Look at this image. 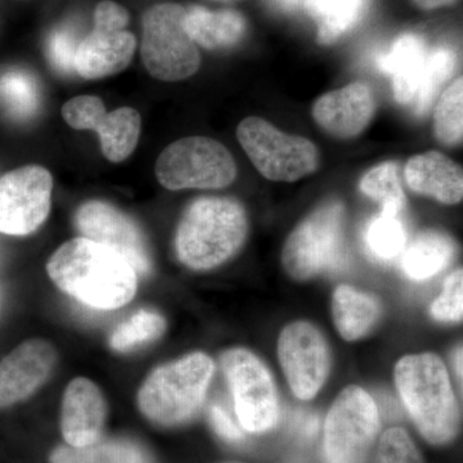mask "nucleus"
<instances>
[{"instance_id": "e433bc0d", "label": "nucleus", "mask_w": 463, "mask_h": 463, "mask_svg": "<svg viewBox=\"0 0 463 463\" xmlns=\"http://www.w3.org/2000/svg\"><path fill=\"white\" fill-rule=\"evenodd\" d=\"M276 7L285 9V11H294L298 7H304L306 0H272Z\"/></svg>"}, {"instance_id": "6e6552de", "label": "nucleus", "mask_w": 463, "mask_h": 463, "mask_svg": "<svg viewBox=\"0 0 463 463\" xmlns=\"http://www.w3.org/2000/svg\"><path fill=\"white\" fill-rule=\"evenodd\" d=\"M237 138L252 165L269 181L297 182L318 167L315 143L303 137L288 136L263 118L241 121Z\"/></svg>"}, {"instance_id": "423d86ee", "label": "nucleus", "mask_w": 463, "mask_h": 463, "mask_svg": "<svg viewBox=\"0 0 463 463\" xmlns=\"http://www.w3.org/2000/svg\"><path fill=\"white\" fill-rule=\"evenodd\" d=\"M184 16L185 8L173 3L155 5L143 14L142 62L157 80H184L200 69L199 48L185 32Z\"/></svg>"}, {"instance_id": "4be33fe9", "label": "nucleus", "mask_w": 463, "mask_h": 463, "mask_svg": "<svg viewBox=\"0 0 463 463\" xmlns=\"http://www.w3.org/2000/svg\"><path fill=\"white\" fill-rule=\"evenodd\" d=\"M332 315L341 337L355 341L365 336L376 325L380 304L373 295L341 285L332 297Z\"/></svg>"}, {"instance_id": "ddd939ff", "label": "nucleus", "mask_w": 463, "mask_h": 463, "mask_svg": "<svg viewBox=\"0 0 463 463\" xmlns=\"http://www.w3.org/2000/svg\"><path fill=\"white\" fill-rule=\"evenodd\" d=\"M62 116L76 130H97L103 155L111 163L127 160L138 145L142 121L134 109L108 112L99 97L79 96L67 100Z\"/></svg>"}, {"instance_id": "bb28decb", "label": "nucleus", "mask_w": 463, "mask_h": 463, "mask_svg": "<svg viewBox=\"0 0 463 463\" xmlns=\"http://www.w3.org/2000/svg\"><path fill=\"white\" fill-rule=\"evenodd\" d=\"M166 330L163 316L142 309L120 323L109 337V346L118 353H128L157 340Z\"/></svg>"}, {"instance_id": "6ab92c4d", "label": "nucleus", "mask_w": 463, "mask_h": 463, "mask_svg": "<svg viewBox=\"0 0 463 463\" xmlns=\"http://www.w3.org/2000/svg\"><path fill=\"white\" fill-rule=\"evenodd\" d=\"M404 178L416 194L455 205L463 197L462 167L440 152H425L408 160Z\"/></svg>"}, {"instance_id": "0eeeda50", "label": "nucleus", "mask_w": 463, "mask_h": 463, "mask_svg": "<svg viewBox=\"0 0 463 463\" xmlns=\"http://www.w3.org/2000/svg\"><path fill=\"white\" fill-rule=\"evenodd\" d=\"M237 175L231 152L215 139L188 137L167 146L156 163L160 184L170 191L219 190Z\"/></svg>"}, {"instance_id": "7c9ffc66", "label": "nucleus", "mask_w": 463, "mask_h": 463, "mask_svg": "<svg viewBox=\"0 0 463 463\" xmlns=\"http://www.w3.org/2000/svg\"><path fill=\"white\" fill-rule=\"evenodd\" d=\"M463 80L457 79L444 90L434 112V130L439 142L456 146L463 137Z\"/></svg>"}, {"instance_id": "39448f33", "label": "nucleus", "mask_w": 463, "mask_h": 463, "mask_svg": "<svg viewBox=\"0 0 463 463\" xmlns=\"http://www.w3.org/2000/svg\"><path fill=\"white\" fill-rule=\"evenodd\" d=\"M344 218L343 203L332 200L317 207L292 231L282 252L283 268L291 279L307 281L343 267Z\"/></svg>"}, {"instance_id": "412c9836", "label": "nucleus", "mask_w": 463, "mask_h": 463, "mask_svg": "<svg viewBox=\"0 0 463 463\" xmlns=\"http://www.w3.org/2000/svg\"><path fill=\"white\" fill-rule=\"evenodd\" d=\"M183 25L194 44L210 51L233 47L246 33L245 17L233 9L212 12L192 5L185 8Z\"/></svg>"}, {"instance_id": "aec40b11", "label": "nucleus", "mask_w": 463, "mask_h": 463, "mask_svg": "<svg viewBox=\"0 0 463 463\" xmlns=\"http://www.w3.org/2000/svg\"><path fill=\"white\" fill-rule=\"evenodd\" d=\"M428 53V45L421 36L404 33L377 60L381 71L392 76V91L401 105L412 106L425 70Z\"/></svg>"}, {"instance_id": "58836bf2", "label": "nucleus", "mask_w": 463, "mask_h": 463, "mask_svg": "<svg viewBox=\"0 0 463 463\" xmlns=\"http://www.w3.org/2000/svg\"><path fill=\"white\" fill-rule=\"evenodd\" d=\"M218 2H231V0H218Z\"/></svg>"}, {"instance_id": "7ed1b4c3", "label": "nucleus", "mask_w": 463, "mask_h": 463, "mask_svg": "<svg viewBox=\"0 0 463 463\" xmlns=\"http://www.w3.org/2000/svg\"><path fill=\"white\" fill-rule=\"evenodd\" d=\"M248 231V215L239 201L203 197L187 207L179 222L176 257L192 270L214 269L240 251Z\"/></svg>"}, {"instance_id": "f257e3e1", "label": "nucleus", "mask_w": 463, "mask_h": 463, "mask_svg": "<svg viewBox=\"0 0 463 463\" xmlns=\"http://www.w3.org/2000/svg\"><path fill=\"white\" fill-rule=\"evenodd\" d=\"M47 272L61 291L99 310L127 306L138 288V273L123 255L84 237L63 243Z\"/></svg>"}, {"instance_id": "1a4fd4ad", "label": "nucleus", "mask_w": 463, "mask_h": 463, "mask_svg": "<svg viewBox=\"0 0 463 463\" xmlns=\"http://www.w3.org/2000/svg\"><path fill=\"white\" fill-rule=\"evenodd\" d=\"M380 430V414L370 392L347 386L325 423L323 450L328 463H364Z\"/></svg>"}, {"instance_id": "c756f323", "label": "nucleus", "mask_w": 463, "mask_h": 463, "mask_svg": "<svg viewBox=\"0 0 463 463\" xmlns=\"http://www.w3.org/2000/svg\"><path fill=\"white\" fill-rule=\"evenodd\" d=\"M0 105L14 118H30L39 106V90L29 72L12 70L0 75Z\"/></svg>"}, {"instance_id": "a211bd4d", "label": "nucleus", "mask_w": 463, "mask_h": 463, "mask_svg": "<svg viewBox=\"0 0 463 463\" xmlns=\"http://www.w3.org/2000/svg\"><path fill=\"white\" fill-rule=\"evenodd\" d=\"M108 404L93 381L78 377L66 388L61 411V431L72 448L90 447L102 438Z\"/></svg>"}, {"instance_id": "20e7f679", "label": "nucleus", "mask_w": 463, "mask_h": 463, "mask_svg": "<svg viewBox=\"0 0 463 463\" xmlns=\"http://www.w3.org/2000/svg\"><path fill=\"white\" fill-rule=\"evenodd\" d=\"M214 370L213 359L200 352L160 365L139 389L143 416L167 428L190 421L205 401Z\"/></svg>"}, {"instance_id": "dca6fc26", "label": "nucleus", "mask_w": 463, "mask_h": 463, "mask_svg": "<svg viewBox=\"0 0 463 463\" xmlns=\"http://www.w3.org/2000/svg\"><path fill=\"white\" fill-rule=\"evenodd\" d=\"M57 352L48 341L27 340L0 362V408L26 401L51 379Z\"/></svg>"}, {"instance_id": "b1692460", "label": "nucleus", "mask_w": 463, "mask_h": 463, "mask_svg": "<svg viewBox=\"0 0 463 463\" xmlns=\"http://www.w3.org/2000/svg\"><path fill=\"white\" fill-rule=\"evenodd\" d=\"M304 7L318 26V43L328 45L361 23L368 0H306Z\"/></svg>"}, {"instance_id": "c85d7f7f", "label": "nucleus", "mask_w": 463, "mask_h": 463, "mask_svg": "<svg viewBox=\"0 0 463 463\" xmlns=\"http://www.w3.org/2000/svg\"><path fill=\"white\" fill-rule=\"evenodd\" d=\"M368 251L381 261H392L403 252L407 232L398 214L381 212L364 232Z\"/></svg>"}, {"instance_id": "4468645a", "label": "nucleus", "mask_w": 463, "mask_h": 463, "mask_svg": "<svg viewBox=\"0 0 463 463\" xmlns=\"http://www.w3.org/2000/svg\"><path fill=\"white\" fill-rule=\"evenodd\" d=\"M75 224L84 239L123 255L141 276L152 269V258L141 228L129 215L105 201H88L79 207Z\"/></svg>"}, {"instance_id": "a878e982", "label": "nucleus", "mask_w": 463, "mask_h": 463, "mask_svg": "<svg viewBox=\"0 0 463 463\" xmlns=\"http://www.w3.org/2000/svg\"><path fill=\"white\" fill-rule=\"evenodd\" d=\"M359 188L381 206V212L398 214L405 205V197L399 181L398 163L380 164L364 174Z\"/></svg>"}, {"instance_id": "c9c22d12", "label": "nucleus", "mask_w": 463, "mask_h": 463, "mask_svg": "<svg viewBox=\"0 0 463 463\" xmlns=\"http://www.w3.org/2000/svg\"><path fill=\"white\" fill-rule=\"evenodd\" d=\"M413 2L420 9L431 11V9L446 7V5H452L456 0H413Z\"/></svg>"}, {"instance_id": "2eb2a0df", "label": "nucleus", "mask_w": 463, "mask_h": 463, "mask_svg": "<svg viewBox=\"0 0 463 463\" xmlns=\"http://www.w3.org/2000/svg\"><path fill=\"white\" fill-rule=\"evenodd\" d=\"M137 41L123 21L94 14V27L81 39L75 56V72L84 79L118 74L129 66Z\"/></svg>"}, {"instance_id": "4c0bfd02", "label": "nucleus", "mask_w": 463, "mask_h": 463, "mask_svg": "<svg viewBox=\"0 0 463 463\" xmlns=\"http://www.w3.org/2000/svg\"><path fill=\"white\" fill-rule=\"evenodd\" d=\"M456 371H457V374H458V376H459V379L462 380V347L461 346H459L458 349H457Z\"/></svg>"}, {"instance_id": "473e14b6", "label": "nucleus", "mask_w": 463, "mask_h": 463, "mask_svg": "<svg viewBox=\"0 0 463 463\" xmlns=\"http://www.w3.org/2000/svg\"><path fill=\"white\" fill-rule=\"evenodd\" d=\"M431 316L439 322H461L463 315V272L457 269L444 282L443 292L432 303Z\"/></svg>"}, {"instance_id": "f03ea898", "label": "nucleus", "mask_w": 463, "mask_h": 463, "mask_svg": "<svg viewBox=\"0 0 463 463\" xmlns=\"http://www.w3.org/2000/svg\"><path fill=\"white\" fill-rule=\"evenodd\" d=\"M394 376L422 437L435 446L450 443L458 434L461 411L443 361L432 353L405 355L395 365Z\"/></svg>"}, {"instance_id": "2f4dec72", "label": "nucleus", "mask_w": 463, "mask_h": 463, "mask_svg": "<svg viewBox=\"0 0 463 463\" xmlns=\"http://www.w3.org/2000/svg\"><path fill=\"white\" fill-rule=\"evenodd\" d=\"M374 463H423V461L407 431L401 428H392L383 432L381 437Z\"/></svg>"}, {"instance_id": "f704fd0d", "label": "nucleus", "mask_w": 463, "mask_h": 463, "mask_svg": "<svg viewBox=\"0 0 463 463\" xmlns=\"http://www.w3.org/2000/svg\"><path fill=\"white\" fill-rule=\"evenodd\" d=\"M210 421L219 437L228 441L242 440L243 432L240 430L239 426L233 422L230 414L225 412L224 408H222L221 405L215 404L210 408Z\"/></svg>"}, {"instance_id": "5701e85b", "label": "nucleus", "mask_w": 463, "mask_h": 463, "mask_svg": "<svg viewBox=\"0 0 463 463\" xmlns=\"http://www.w3.org/2000/svg\"><path fill=\"white\" fill-rule=\"evenodd\" d=\"M455 254L456 245L450 237L440 232L426 231L405 250L402 267L413 281H425L446 269Z\"/></svg>"}, {"instance_id": "cd10ccee", "label": "nucleus", "mask_w": 463, "mask_h": 463, "mask_svg": "<svg viewBox=\"0 0 463 463\" xmlns=\"http://www.w3.org/2000/svg\"><path fill=\"white\" fill-rule=\"evenodd\" d=\"M456 62V53L449 48L429 50L419 90L412 103L417 115H425L430 111L439 90L455 71Z\"/></svg>"}, {"instance_id": "9d476101", "label": "nucleus", "mask_w": 463, "mask_h": 463, "mask_svg": "<svg viewBox=\"0 0 463 463\" xmlns=\"http://www.w3.org/2000/svg\"><path fill=\"white\" fill-rule=\"evenodd\" d=\"M221 364L242 428L254 434L274 428L279 417V392L267 365L242 347L223 353Z\"/></svg>"}, {"instance_id": "f8f14e48", "label": "nucleus", "mask_w": 463, "mask_h": 463, "mask_svg": "<svg viewBox=\"0 0 463 463\" xmlns=\"http://www.w3.org/2000/svg\"><path fill=\"white\" fill-rule=\"evenodd\" d=\"M279 358L289 389L301 401L315 398L330 373V346L322 332L309 322H292L283 328Z\"/></svg>"}, {"instance_id": "f3484780", "label": "nucleus", "mask_w": 463, "mask_h": 463, "mask_svg": "<svg viewBox=\"0 0 463 463\" xmlns=\"http://www.w3.org/2000/svg\"><path fill=\"white\" fill-rule=\"evenodd\" d=\"M376 99L367 84L355 81L328 91L316 100L313 118L325 132L340 139L354 138L373 120Z\"/></svg>"}, {"instance_id": "393cba45", "label": "nucleus", "mask_w": 463, "mask_h": 463, "mask_svg": "<svg viewBox=\"0 0 463 463\" xmlns=\"http://www.w3.org/2000/svg\"><path fill=\"white\" fill-rule=\"evenodd\" d=\"M53 463H151L141 447L125 439L99 440L90 447H61L51 457Z\"/></svg>"}, {"instance_id": "9b49d317", "label": "nucleus", "mask_w": 463, "mask_h": 463, "mask_svg": "<svg viewBox=\"0 0 463 463\" xmlns=\"http://www.w3.org/2000/svg\"><path fill=\"white\" fill-rule=\"evenodd\" d=\"M53 179L44 167L27 165L0 178V232L27 236L38 230L51 213Z\"/></svg>"}, {"instance_id": "72a5a7b5", "label": "nucleus", "mask_w": 463, "mask_h": 463, "mask_svg": "<svg viewBox=\"0 0 463 463\" xmlns=\"http://www.w3.org/2000/svg\"><path fill=\"white\" fill-rule=\"evenodd\" d=\"M80 41L71 27H61L52 33L48 43V56L58 72L70 75L75 72V56Z\"/></svg>"}]
</instances>
